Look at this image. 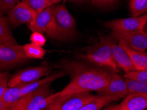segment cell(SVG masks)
<instances>
[{
	"label": "cell",
	"instance_id": "1f68e13d",
	"mask_svg": "<svg viewBox=\"0 0 147 110\" xmlns=\"http://www.w3.org/2000/svg\"><path fill=\"white\" fill-rule=\"evenodd\" d=\"M47 1L48 2L49 6H52L54 5L56 3H59V2L61 1L62 0H47Z\"/></svg>",
	"mask_w": 147,
	"mask_h": 110
},
{
	"label": "cell",
	"instance_id": "4fadbf2b",
	"mask_svg": "<svg viewBox=\"0 0 147 110\" xmlns=\"http://www.w3.org/2000/svg\"><path fill=\"white\" fill-rule=\"evenodd\" d=\"M112 53L114 61L117 67L121 69L125 73L136 71L128 53L119 43L116 44L115 42H113Z\"/></svg>",
	"mask_w": 147,
	"mask_h": 110
},
{
	"label": "cell",
	"instance_id": "83f0119b",
	"mask_svg": "<svg viewBox=\"0 0 147 110\" xmlns=\"http://www.w3.org/2000/svg\"><path fill=\"white\" fill-rule=\"evenodd\" d=\"M9 79H6L3 80V81L0 82V100H1L4 93L7 89L8 87V81Z\"/></svg>",
	"mask_w": 147,
	"mask_h": 110
},
{
	"label": "cell",
	"instance_id": "f1b7e54d",
	"mask_svg": "<svg viewBox=\"0 0 147 110\" xmlns=\"http://www.w3.org/2000/svg\"><path fill=\"white\" fill-rule=\"evenodd\" d=\"M13 105H9L0 100V110H11Z\"/></svg>",
	"mask_w": 147,
	"mask_h": 110
},
{
	"label": "cell",
	"instance_id": "d4e9b609",
	"mask_svg": "<svg viewBox=\"0 0 147 110\" xmlns=\"http://www.w3.org/2000/svg\"><path fill=\"white\" fill-rule=\"evenodd\" d=\"M19 3V0H0V16L7 13Z\"/></svg>",
	"mask_w": 147,
	"mask_h": 110
},
{
	"label": "cell",
	"instance_id": "6da1fadb",
	"mask_svg": "<svg viewBox=\"0 0 147 110\" xmlns=\"http://www.w3.org/2000/svg\"><path fill=\"white\" fill-rule=\"evenodd\" d=\"M57 67L70 75L71 81L61 91L54 94L55 96L97 92L105 87L111 78V71L99 67H90L80 62L64 61Z\"/></svg>",
	"mask_w": 147,
	"mask_h": 110
},
{
	"label": "cell",
	"instance_id": "f546056e",
	"mask_svg": "<svg viewBox=\"0 0 147 110\" xmlns=\"http://www.w3.org/2000/svg\"><path fill=\"white\" fill-rule=\"evenodd\" d=\"M9 73L8 72H0V82L6 79H9Z\"/></svg>",
	"mask_w": 147,
	"mask_h": 110
},
{
	"label": "cell",
	"instance_id": "ac0fdd59",
	"mask_svg": "<svg viewBox=\"0 0 147 110\" xmlns=\"http://www.w3.org/2000/svg\"><path fill=\"white\" fill-rule=\"evenodd\" d=\"M115 99L108 96H98L94 100L86 103L78 110H101L110 103L115 102Z\"/></svg>",
	"mask_w": 147,
	"mask_h": 110
},
{
	"label": "cell",
	"instance_id": "e575fe53",
	"mask_svg": "<svg viewBox=\"0 0 147 110\" xmlns=\"http://www.w3.org/2000/svg\"><path fill=\"white\" fill-rule=\"evenodd\" d=\"M144 110H147V109H144Z\"/></svg>",
	"mask_w": 147,
	"mask_h": 110
},
{
	"label": "cell",
	"instance_id": "2e32d148",
	"mask_svg": "<svg viewBox=\"0 0 147 110\" xmlns=\"http://www.w3.org/2000/svg\"><path fill=\"white\" fill-rule=\"evenodd\" d=\"M119 44L128 53L136 70H147V53L131 49L121 41H119Z\"/></svg>",
	"mask_w": 147,
	"mask_h": 110
},
{
	"label": "cell",
	"instance_id": "ba28073f",
	"mask_svg": "<svg viewBox=\"0 0 147 110\" xmlns=\"http://www.w3.org/2000/svg\"><path fill=\"white\" fill-rule=\"evenodd\" d=\"M147 23L146 14L138 17L114 19L107 21L105 23V27L112 30V32H127L143 31L144 27Z\"/></svg>",
	"mask_w": 147,
	"mask_h": 110
},
{
	"label": "cell",
	"instance_id": "30bf717a",
	"mask_svg": "<svg viewBox=\"0 0 147 110\" xmlns=\"http://www.w3.org/2000/svg\"><path fill=\"white\" fill-rule=\"evenodd\" d=\"M114 39L121 41L131 49L145 51L147 49V34L143 31L117 32H112Z\"/></svg>",
	"mask_w": 147,
	"mask_h": 110
},
{
	"label": "cell",
	"instance_id": "9a60e30c",
	"mask_svg": "<svg viewBox=\"0 0 147 110\" xmlns=\"http://www.w3.org/2000/svg\"><path fill=\"white\" fill-rule=\"evenodd\" d=\"M65 75L66 73H64V71H58V72L48 75V76H47L45 78L42 79H39L36 81L29 84H26V85H20L19 86V96L21 98V97L34 91V90L41 87L42 86L48 83H51L52 82L55 81V80L61 78V77L65 76Z\"/></svg>",
	"mask_w": 147,
	"mask_h": 110
},
{
	"label": "cell",
	"instance_id": "836d02e7",
	"mask_svg": "<svg viewBox=\"0 0 147 110\" xmlns=\"http://www.w3.org/2000/svg\"><path fill=\"white\" fill-rule=\"evenodd\" d=\"M145 14H146V16H147V13H145Z\"/></svg>",
	"mask_w": 147,
	"mask_h": 110
},
{
	"label": "cell",
	"instance_id": "3957f363",
	"mask_svg": "<svg viewBox=\"0 0 147 110\" xmlns=\"http://www.w3.org/2000/svg\"><path fill=\"white\" fill-rule=\"evenodd\" d=\"M113 40L110 36L101 37L98 43L90 47L85 53L80 55V57L100 67L106 68L111 72H118L112 53Z\"/></svg>",
	"mask_w": 147,
	"mask_h": 110
},
{
	"label": "cell",
	"instance_id": "8992f818",
	"mask_svg": "<svg viewBox=\"0 0 147 110\" xmlns=\"http://www.w3.org/2000/svg\"><path fill=\"white\" fill-rule=\"evenodd\" d=\"M52 72V67L47 65L28 67L19 71L9 78V87L24 85L39 80L42 77L48 76Z\"/></svg>",
	"mask_w": 147,
	"mask_h": 110
},
{
	"label": "cell",
	"instance_id": "7a4b0ae2",
	"mask_svg": "<svg viewBox=\"0 0 147 110\" xmlns=\"http://www.w3.org/2000/svg\"><path fill=\"white\" fill-rule=\"evenodd\" d=\"M46 33L49 37L57 40H68L75 36V19L64 3L54 9Z\"/></svg>",
	"mask_w": 147,
	"mask_h": 110
},
{
	"label": "cell",
	"instance_id": "d6986e66",
	"mask_svg": "<svg viewBox=\"0 0 147 110\" xmlns=\"http://www.w3.org/2000/svg\"><path fill=\"white\" fill-rule=\"evenodd\" d=\"M23 50L28 58L42 59L46 54V50L42 47L37 46L33 43H29L23 46Z\"/></svg>",
	"mask_w": 147,
	"mask_h": 110
},
{
	"label": "cell",
	"instance_id": "8fae6325",
	"mask_svg": "<svg viewBox=\"0 0 147 110\" xmlns=\"http://www.w3.org/2000/svg\"><path fill=\"white\" fill-rule=\"evenodd\" d=\"M36 13L22 2L18 3L8 13L9 22L13 27L24 24H29L33 21Z\"/></svg>",
	"mask_w": 147,
	"mask_h": 110
},
{
	"label": "cell",
	"instance_id": "603a6c76",
	"mask_svg": "<svg viewBox=\"0 0 147 110\" xmlns=\"http://www.w3.org/2000/svg\"><path fill=\"white\" fill-rule=\"evenodd\" d=\"M31 10L37 15L47 7H50L47 0H21Z\"/></svg>",
	"mask_w": 147,
	"mask_h": 110
},
{
	"label": "cell",
	"instance_id": "d6a6232c",
	"mask_svg": "<svg viewBox=\"0 0 147 110\" xmlns=\"http://www.w3.org/2000/svg\"><path fill=\"white\" fill-rule=\"evenodd\" d=\"M143 31L147 34V23L145 24V25H144V29H143Z\"/></svg>",
	"mask_w": 147,
	"mask_h": 110
},
{
	"label": "cell",
	"instance_id": "8d00e7d4",
	"mask_svg": "<svg viewBox=\"0 0 147 110\" xmlns=\"http://www.w3.org/2000/svg\"><path fill=\"white\" fill-rule=\"evenodd\" d=\"M0 45H1V44H0Z\"/></svg>",
	"mask_w": 147,
	"mask_h": 110
},
{
	"label": "cell",
	"instance_id": "4dcf8cb0",
	"mask_svg": "<svg viewBox=\"0 0 147 110\" xmlns=\"http://www.w3.org/2000/svg\"><path fill=\"white\" fill-rule=\"evenodd\" d=\"M119 105H116V104L109 105H107L103 110H119Z\"/></svg>",
	"mask_w": 147,
	"mask_h": 110
},
{
	"label": "cell",
	"instance_id": "44dd1931",
	"mask_svg": "<svg viewBox=\"0 0 147 110\" xmlns=\"http://www.w3.org/2000/svg\"><path fill=\"white\" fill-rule=\"evenodd\" d=\"M19 86L8 87L4 93L1 100L9 105H14L21 98L19 94Z\"/></svg>",
	"mask_w": 147,
	"mask_h": 110
},
{
	"label": "cell",
	"instance_id": "d590c367",
	"mask_svg": "<svg viewBox=\"0 0 147 110\" xmlns=\"http://www.w3.org/2000/svg\"><path fill=\"white\" fill-rule=\"evenodd\" d=\"M11 110H13V109H11Z\"/></svg>",
	"mask_w": 147,
	"mask_h": 110
},
{
	"label": "cell",
	"instance_id": "cb8c5ba5",
	"mask_svg": "<svg viewBox=\"0 0 147 110\" xmlns=\"http://www.w3.org/2000/svg\"><path fill=\"white\" fill-rule=\"evenodd\" d=\"M123 77L135 80V81H138L147 84V70H136L132 71V72L125 73L123 75Z\"/></svg>",
	"mask_w": 147,
	"mask_h": 110
},
{
	"label": "cell",
	"instance_id": "9c48e42d",
	"mask_svg": "<svg viewBox=\"0 0 147 110\" xmlns=\"http://www.w3.org/2000/svg\"><path fill=\"white\" fill-rule=\"evenodd\" d=\"M101 96L113 97L117 101L125 98L129 94L128 87L124 77L116 72H111V78L107 85L97 91Z\"/></svg>",
	"mask_w": 147,
	"mask_h": 110
},
{
	"label": "cell",
	"instance_id": "277c9868",
	"mask_svg": "<svg viewBox=\"0 0 147 110\" xmlns=\"http://www.w3.org/2000/svg\"><path fill=\"white\" fill-rule=\"evenodd\" d=\"M50 84L37 88L34 91L21 97L13 105V110H49V104L53 94Z\"/></svg>",
	"mask_w": 147,
	"mask_h": 110
},
{
	"label": "cell",
	"instance_id": "7c38bea8",
	"mask_svg": "<svg viewBox=\"0 0 147 110\" xmlns=\"http://www.w3.org/2000/svg\"><path fill=\"white\" fill-rule=\"evenodd\" d=\"M119 110H144L147 109V93H130L120 103Z\"/></svg>",
	"mask_w": 147,
	"mask_h": 110
},
{
	"label": "cell",
	"instance_id": "5bb4252c",
	"mask_svg": "<svg viewBox=\"0 0 147 110\" xmlns=\"http://www.w3.org/2000/svg\"><path fill=\"white\" fill-rule=\"evenodd\" d=\"M55 6L52 5L47 7L39 13L36 15L33 21L29 25L30 31L33 32L45 33L46 32L47 28L51 21L53 11Z\"/></svg>",
	"mask_w": 147,
	"mask_h": 110
},
{
	"label": "cell",
	"instance_id": "484cf974",
	"mask_svg": "<svg viewBox=\"0 0 147 110\" xmlns=\"http://www.w3.org/2000/svg\"><path fill=\"white\" fill-rule=\"evenodd\" d=\"M30 40L33 44L41 47L45 46L47 42V39L45 36L43 35V34L37 32H32L31 35L30 36Z\"/></svg>",
	"mask_w": 147,
	"mask_h": 110
},
{
	"label": "cell",
	"instance_id": "4316f807",
	"mask_svg": "<svg viewBox=\"0 0 147 110\" xmlns=\"http://www.w3.org/2000/svg\"><path fill=\"white\" fill-rule=\"evenodd\" d=\"M117 0H90L92 5L96 6H105L115 3Z\"/></svg>",
	"mask_w": 147,
	"mask_h": 110
},
{
	"label": "cell",
	"instance_id": "ffe728a7",
	"mask_svg": "<svg viewBox=\"0 0 147 110\" xmlns=\"http://www.w3.org/2000/svg\"><path fill=\"white\" fill-rule=\"evenodd\" d=\"M129 8L132 17L141 16L147 13V0H130Z\"/></svg>",
	"mask_w": 147,
	"mask_h": 110
},
{
	"label": "cell",
	"instance_id": "e0dca14e",
	"mask_svg": "<svg viewBox=\"0 0 147 110\" xmlns=\"http://www.w3.org/2000/svg\"><path fill=\"white\" fill-rule=\"evenodd\" d=\"M9 23L8 18L0 16V44L2 45L19 44L12 35Z\"/></svg>",
	"mask_w": 147,
	"mask_h": 110
},
{
	"label": "cell",
	"instance_id": "52a82bcc",
	"mask_svg": "<svg viewBox=\"0 0 147 110\" xmlns=\"http://www.w3.org/2000/svg\"><path fill=\"white\" fill-rule=\"evenodd\" d=\"M28 59L21 45H0V70L14 67Z\"/></svg>",
	"mask_w": 147,
	"mask_h": 110
},
{
	"label": "cell",
	"instance_id": "7402d4cb",
	"mask_svg": "<svg viewBox=\"0 0 147 110\" xmlns=\"http://www.w3.org/2000/svg\"><path fill=\"white\" fill-rule=\"evenodd\" d=\"M125 78V77H124ZM129 94L130 93H147V84L135 80L125 78Z\"/></svg>",
	"mask_w": 147,
	"mask_h": 110
},
{
	"label": "cell",
	"instance_id": "5b68a950",
	"mask_svg": "<svg viewBox=\"0 0 147 110\" xmlns=\"http://www.w3.org/2000/svg\"><path fill=\"white\" fill-rule=\"evenodd\" d=\"M49 104V110H78L86 103L91 102L96 96L90 92H77L64 96L52 95Z\"/></svg>",
	"mask_w": 147,
	"mask_h": 110
}]
</instances>
